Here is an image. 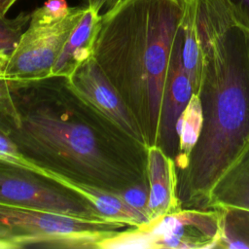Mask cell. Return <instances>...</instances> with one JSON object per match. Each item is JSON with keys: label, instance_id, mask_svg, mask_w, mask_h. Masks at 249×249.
<instances>
[{"label": "cell", "instance_id": "6da1fadb", "mask_svg": "<svg viewBox=\"0 0 249 249\" xmlns=\"http://www.w3.org/2000/svg\"><path fill=\"white\" fill-rule=\"evenodd\" d=\"M0 129L42 169L110 193L148 183L147 148L79 97L64 75L0 79Z\"/></svg>", "mask_w": 249, "mask_h": 249}, {"label": "cell", "instance_id": "7a4b0ae2", "mask_svg": "<svg viewBox=\"0 0 249 249\" xmlns=\"http://www.w3.org/2000/svg\"><path fill=\"white\" fill-rule=\"evenodd\" d=\"M204 52L197 91L200 136L183 168L185 198L210 196L218 181L249 150V28L227 0H197Z\"/></svg>", "mask_w": 249, "mask_h": 249}, {"label": "cell", "instance_id": "3957f363", "mask_svg": "<svg viewBox=\"0 0 249 249\" xmlns=\"http://www.w3.org/2000/svg\"><path fill=\"white\" fill-rule=\"evenodd\" d=\"M184 0H122L100 15L91 55L117 89L145 143L157 145L164 82Z\"/></svg>", "mask_w": 249, "mask_h": 249}, {"label": "cell", "instance_id": "277c9868", "mask_svg": "<svg viewBox=\"0 0 249 249\" xmlns=\"http://www.w3.org/2000/svg\"><path fill=\"white\" fill-rule=\"evenodd\" d=\"M127 225L0 203V242L6 249L97 248Z\"/></svg>", "mask_w": 249, "mask_h": 249}, {"label": "cell", "instance_id": "5b68a950", "mask_svg": "<svg viewBox=\"0 0 249 249\" xmlns=\"http://www.w3.org/2000/svg\"><path fill=\"white\" fill-rule=\"evenodd\" d=\"M86 8L72 7L68 15L55 20L42 19L31 14L27 28L6 61L2 78L34 80L51 76L65 42Z\"/></svg>", "mask_w": 249, "mask_h": 249}, {"label": "cell", "instance_id": "8992f818", "mask_svg": "<svg viewBox=\"0 0 249 249\" xmlns=\"http://www.w3.org/2000/svg\"><path fill=\"white\" fill-rule=\"evenodd\" d=\"M0 203L79 218L105 219L85 198L54 180L1 160Z\"/></svg>", "mask_w": 249, "mask_h": 249}, {"label": "cell", "instance_id": "52a82bcc", "mask_svg": "<svg viewBox=\"0 0 249 249\" xmlns=\"http://www.w3.org/2000/svg\"><path fill=\"white\" fill-rule=\"evenodd\" d=\"M64 76L69 87L79 97L123 132L147 148L135 120L91 54Z\"/></svg>", "mask_w": 249, "mask_h": 249}, {"label": "cell", "instance_id": "ba28073f", "mask_svg": "<svg viewBox=\"0 0 249 249\" xmlns=\"http://www.w3.org/2000/svg\"><path fill=\"white\" fill-rule=\"evenodd\" d=\"M142 226L154 235L156 248L206 247L203 242L213 247L221 233L218 217L202 211H173Z\"/></svg>", "mask_w": 249, "mask_h": 249}, {"label": "cell", "instance_id": "9c48e42d", "mask_svg": "<svg viewBox=\"0 0 249 249\" xmlns=\"http://www.w3.org/2000/svg\"><path fill=\"white\" fill-rule=\"evenodd\" d=\"M181 48L182 24L171 53L166 72L157 144L172 160L177 156L179 148V140L176 132L177 121L193 94L196 93L192 81L183 67Z\"/></svg>", "mask_w": 249, "mask_h": 249}, {"label": "cell", "instance_id": "30bf717a", "mask_svg": "<svg viewBox=\"0 0 249 249\" xmlns=\"http://www.w3.org/2000/svg\"><path fill=\"white\" fill-rule=\"evenodd\" d=\"M146 174L149 190L147 213L151 222L173 212L176 204L174 162L157 145L147 147Z\"/></svg>", "mask_w": 249, "mask_h": 249}, {"label": "cell", "instance_id": "8fae6325", "mask_svg": "<svg viewBox=\"0 0 249 249\" xmlns=\"http://www.w3.org/2000/svg\"><path fill=\"white\" fill-rule=\"evenodd\" d=\"M40 174L51 178L61 186L85 198L103 218L124 223L130 228L150 223L148 214L128 204L120 195L110 193L84 183L70 180L60 174L40 168Z\"/></svg>", "mask_w": 249, "mask_h": 249}, {"label": "cell", "instance_id": "7c38bea8", "mask_svg": "<svg viewBox=\"0 0 249 249\" xmlns=\"http://www.w3.org/2000/svg\"><path fill=\"white\" fill-rule=\"evenodd\" d=\"M99 18L100 14L87 6L83 17L65 42L51 76L66 75L74 66L91 54L92 40Z\"/></svg>", "mask_w": 249, "mask_h": 249}, {"label": "cell", "instance_id": "4fadbf2b", "mask_svg": "<svg viewBox=\"0 0 249 249\" xmlns=\"http://www.w3.org/2000/svg\"><path fill=\"white\" fill-rule=\"evenodd\" d=\"M209 200L226 210L249 212V150L218 181Z\"/></svg>", "mask_w": 249, "mask_h": 249}, {"label": "cell", "instance_id": "5bb4252c", "mask_svg": "<svg viewBox=\"0 0 249 249\" xmlns=\"http://www.w3.org/2000/svg\"><path fill=\"white\" fill-rule=\"evenodd\" d=\"M203 124L202 104L198 93H194L176 124L179 140L177 164L183 169L200 136Z\"/></svg>", "mask_w": 249, "mask_h": 249}, {"label": "cell", "instance_id": "9a60e30c", "mask_svg": "<svg viewBox=\"0 0 249 249\" xmlns=\"http://www.w3.org/2000/svg\"><path fill=\"white\" fill-rule=\"evenodd\" d=\"M98 249H124V248H156V240L152 232L144 226L132 227L126 231L104 238L98 245Z\"/></svg>", "mask_w": 249, "mask_h": 249}, {"label": "cell", "instance_id": "2e32d148", "mask_svg": "<svg viewBox=\"0 0 249 249\" xmlns=\"http://www.w3.org/2000/svg\"><path fill=\"white\" fill-rule=\"evenodd\" d=\"M30 20V15L21 13L14 18L0 15V50L10 55Z\"/></svg>", "mask_w": 249, "mask_h": 249}, {"label": "cell", "instance_id": "e0dca14e", "mask_svg": "<svg viewBox=\"0 0 249 249\" xmlns=\"http://www.w3.org/2000/svg\"><path fill=\"white\" fill-rule=\"evenodd\" d=\"M0 160L25 167L39 173L40 167L28 160L18 151L16 144L0 129Z\"/></svg>", "mask_w": 249, "mask_h": 249}, {"label": "cell", "instance_id": "ac0fdd59", "mask_svg": "<svg viewBox=\"0 0 249 249\" xmlns=\"http://www.w3.org/2000/svg\"><path fill=\"white\" fill-rule=\"evenodd\" d=\"M71 8L68 6L66 0H48L32 14L42 19L55 20L68 15Z\"/></svg>", "mask_w": 249, "mask_h": 249}, {"label": "cell", "instance_id": "d6986e66", "mask_svg": "<svg viewBox=\"0 0 249 249\" xmlns=\"http://www.w3.org/2000/svg\"><path fill=\"white\" fill-rule=\"evenodd\" d=\"M235 18L249 28V0H227Z\"/></svg>", "mask_w": 249, "mask_h": 249}, {"label": "cell", "instance_id": "ffe728a7", "mask_svg": "<svg viewBox=\"0 0 249 249\" xmlns=\"http://www.w3.org/2000/svg\"><path fill=\"white\" fill-rule=\"evenodd\" d=\"M120 1L122 0H92L90 3L88 4V6L100 14V12L103 10L104 13H106L107 11L113 9Z\"/></svg>", "mask_w": 249, "mask_h": 249}, {"label": "cell", "instance_id": "44dd1931", "mask_svg": "<svg viewBox=\"0 0 249 249\" xmlns=\"http://www.w3.org/2000/svg\"><path fill=\"white\" fill-rule=\"evenodd\" d=\"M18 0H0V15L6 17L10 8L17 2Z\"/></svg>", "mask_w": 249, "mask_h": 249}, {"label": "cell", "instance_id": "7402d4cb", "mask_svg": "<svg viewBox=\"0 0 249 249\" xmlns=\"http://www.w3.org/2000/svg\"><path fill=\"white\" fill-rule=\"evenodd\" d=\"M9 55L4 53L3 51L0 50V79L2 78V74H3V70H4V67H5V64H6V61L8 59Z\"/></svg>", "mask_w": 249, "mask_h": 249}, {"label": "cell", "instance_id": "603a6c76", "mask_svg": "<svg viewBox=\"0 0 249 249\" xmlns=\"http://www.w3.org/2000/svg\"><path fill=\"white\" fill-rule=\"evenodd\" d=\"M0 249H6L5 245H4L2 242H0Z\"/></svg>", "mask_w": 249, "mask_h": 249}, {"label": "cell", "instance_id": "cb8c5ba5", "mask_svg": "<svg viewBox=\"0 0 249 249\" xmlns=\"http://www.w3.org/2000/svg\"><path fill=\"white\" fill-rule=\"evenodd\" d=\"M91 1H92V0H88V4H89V3H90Z\"/></svg>", "mask_w": 249, "mask_h": 249}]
</instances>
